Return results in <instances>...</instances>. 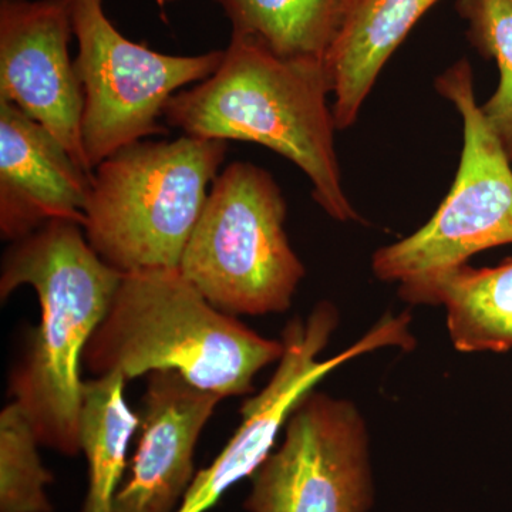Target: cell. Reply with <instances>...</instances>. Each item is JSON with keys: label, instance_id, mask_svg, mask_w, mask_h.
<instances>
[{"label": "cell", "instance_id": "obj_1", "mask_svg": "<svg viewBox=\"0 0 512 512\" xmlns=\"http://www.w3.org/2000/svg\"><path fill=\"white\" fill-rule=\"evenodd\" d=\"M123 274L87 242L82 225L55 221L12 242L2 259L0 299L32 286L40 323L10 376V394L40 446L73 457L80 446L84 350L109 312Z\"/></svg>", "mask_w": 512, "mask_h": 512}, {"label": "cell", "instance_id": "obj_2", "mask_svg": "<svg viewBox=\"0 0 512 512\" xmlns=\"http://www.w3.org/2000/svg\"><path fill=\"white\" fill-rule=\"evenodd\" d=\"M325 63L286 60L232 33L212 76L168 101L164 120L191 137L261 144L295 164L313 200L339 222L362 221L346 197Z\"/></svg>", "mask_w": 512, "mask_h": 512}, {"label": "cell", "instance_id": "obj_3", "mask_svg": "<svg viewBox=\"0 0 512 512\" xmlns=\"http://www.w3.org/2000/svg\"><path fill=\"white\" fill-rule=\"evenodd\" d=\"M284 352L282 339L212 306L180 268H158L123 275L83 365L94 377L117 372L127 380L174 370L227 399L254 393L255 376Z\"/></svg>", "mask_w": 512, "mask_h": 512}, {"label": "cell", "instance_id": "obj_4", "mask_svg": "<svg viewBox=\"0 0 512 512\" xmlns=\"http://www.w3.org/2000/svg\"><path fill=\"white\" fill-rule=\"evenodd\" d=\"M227 141L191 137L137 141L93 170L84 235L121 274L180 268Z\"/></svg>", "mask_w": 512, "mask_h": 512}, {"label": "cell", "instance_id": "obj_5", "mask_svg": "<svg viewBox=\"0 0 512 512\" xmlns=\"http://www.w3.org/2000/svg\"><path fill=\"white\" fill-rule=\"evenodd\" d=\"M286 200L264 168L235 161L211 185L180 271L228 315L291 308L306 275L285 231Z\"/></svg>", "mask_w": 512, "mask_h": 512}, {"label": "cell", "instance_id": "obj_6", "mask_svg": "<svg viewBox=\"0 0 512 512\" xmlns=\"http://www.w3.org/2000/svg\"><path fill=\"white\" fill-rule=\"evenodd\" d=\"M436 90L463 120L456 180L427 224L372 256L376 278L397 282L400 299L409 305L471 256L512 244L511 160L477 103L470 62L460 59L448 67L437 77Z\"/></svg>", "mask_w": 512, "mask_h": 512}, {"label": "cell", "instance_id": "obj_7", "mask_svg": "<svg viewBox=\"0 0 512 512\" xmlns=\"http://www.w3.org/2000/svg\"><path fill=\"white\" fill-rule=\"evenodd\" d=\"M74 59L82 84L84 156L94 170L111 154L150 136L167 134L161 124L168 101L220 67L224 50L173 56L131 42L104 13L103 0H72Z\"/></svg>", "mask_w": 512, "mask_h": 512}, {"label": "cell", "instance_id": "obj_8", "mask_svg": "<svg viewBox=\"0 0 512 512\" xmlns=\"http://www.w3.org/2000/svg\"><path fill=\"white\" fill-rule=\"evenodd\" d=\"M251 478L248 512H369L375 485L365 417L350 400L311 390Z\"/></svg>", "mask_w": 512, "mask_h": 512}, {"label": "cell", "instance_id": "obj_9", "mask_svg": "<svg viewBox=\"0 0 512 512\" xmlns=\"http://www.w3.org/2000/svg\"><path fill=\"white\" fill-rule=\"evenodd\" d=\"M339 311L332 302H319L305 319L293 318L282 330L285 352L264 389L242 404V421L220 456L195 474L174 512H207L229 488L254 476L272 453L276 437L299 400L320 380L350 360L387 346L406 348L409 332L399 316H384L355 345L338 356L320 359L339 326Z\"/></svg>", "mask_w": 512, "mask_h": 512}, {"label": "cell", "instance_id": "obj_10", "mask_svg": "<svg viewBox=\"0 0 512 512\" xmlns=\"http://www.w3.org/2000/svg\"><path fill=\"white\" fill-rule=\"evenodd\" d=\"M72 0H0V100L42 124L77 164L84 156L82 84L70 59Z\"/></svg>", "mask_w": 512, "mask_h": 512}, {"label": "cell", "instance_id": "obj_11", "mask_svg": "<svg viewBox=\"0 0 512 512\" xmlns=\"http://www.w3.org/2000/svg\"><path fill=\"white\" fill-rule=\"evenodd\" d=\"M174 370L151 372L141 397L137 450L113 512H174L195 477L194 453L221 402Z\"/></svg>", "mask_w": 512, "mask_h": 512}, {"label": "cell", "instance_id": "obj_12", "mask_svg": "<svg viewBox=\"0 0 512 512\" xmlns=\"http://www.w3.org/2000/svg\"><path fill=\"white\" fill-rule=\"evenodd\" d=\"M93 174L47 128L0 100V235L20 241L50 222L84 227Z\"/></svg>", "mask_w": 512, "mask_h": 512}, {"label": "cell", "instance_id": "obj_13", "mask_svg": "<svg viewBox=\"0 0 512 512\" xmlns=\"http://www.w3.org/2000/svg\"><path fill=\"white\" fill-rule=\"evenodd\" d=\"M440 0H349L345 20L325 59L338 130L356 123L387 60Z\"/></svg>", "mask_w": 512, "mask_h": 512}, {"label": "cell", "instance_id": "obj_14", "mask_svg": "<svg viewBox=\"0 0 512 512\" xmlns=\"http://www.w3.org/2000/svg\"><path fill=\"white\" fill-rule=\"evenodd\" d=\"M416 305H443L454 349L505 353L512 349V258L494 268L463 265L426 289Z\"/></svg>", "mask_w": 512, "mask_h": 512}, {"label": "cell", "instance_id": "obj_15", "mask_svg": "<svg viewBox=\"0 0 512 512\" xmlns=\"http://www.w3.org/2000/svg\"><path fill=\"white\" fill-rule=\"evenodd\" d=\"M127 379L121 373L84 380L80 412V446L89 467V485L82 512H113L123 484L127 450L140 426L124 397Z\"/></svg>", "mask_w": 512, "mask_h": 512}, {"label": "cell", "instance_id": "obj_16", "mask_svg": "<svg viewBox=\"0 0 512 512\" xmlns=\"http://www.w3.org/2000/svg\"><path fill=\"white\" fill-rule=\"evenodd\" d=\"M232 33L254 39L286 60L325 63L349 0H217Z\"/></svg>", "mask_w": 512, "mask_h": 512}, {"label": "cell", "instance_id": "obj_17", "mask_svg": "<svg viewBox=\"0 0 512 512\" xmlns=\"http://www.w3.org/2000/svg\"><path fill=\"white\" fill-rule=\"evenodd\" d=\"M456 9L471 46L500 70L497 89L480 106L512 161V0H457Z\"/></svg>", "mask_w": 512, "mask_h": 512}, {"label": "cell", "instance_id": "obj_18", "mask_svg": "<svg viewBox=\"0 0 512 512\" xmlns=\"http://www.w3.org/2000/svg\"><path fill=\"white\" fill-rule=\"evenodd\" d=\"M39 447L28 417L10 402L0 413V512H53L46 493L53 476Z\"/></svg>", "mask_w": 512, "mask_h": 512}, {"label": "cell", "instance_id": "obj_19", "mask_svg": "<svg viewBox=\"0 0 512 512\" xmlns=\"http://www.w3.org/2000/svg\"><path fill=\"white\" fill-rule=\"evenodd\" d=\"M156 2L161 9H165L167 6L173 5L175 2H180V0H156Z\"/></svg>", "mask_w": 512, "mask_h": 512}]
</instances>
